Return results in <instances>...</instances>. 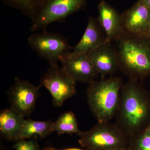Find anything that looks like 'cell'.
I'll list each match as a JSON object with an SVG mask.
<instances>
[{
  "label": "cell",
  "instance_id": "obj_1",
  "mask_svg": "<svg viewBox=\"0 0 150 150\" xmlns=\"http://www.w3.org/2000/svg\"><path fill=\"white\" fill-rule=\"evenodd\" d=\"M137 80H130L122 87L118 109V126L129 139L141 131L149 112L148 100Z\"/></svg>",
  "mask_w": 150,
  "mask_h": 150
},
{
  "label": "cell",
  "instance_id": "obj_2",
  "mask_svg": "<svg viewBox=\"0 0 150 150\" xmlns=\"http://www.w3.org/2000/svg\"><path fill=\"white\" fill-rule=\"evenodd\" d=\"M115 40L118 43L119 69L131 80L150 75L149 40L124 32Z\"/></svg>",
  "mask_w": 150,
  "mask_h": 150
},
{
  "label": "cell",
  "instance_id": "obj_3",
  "mask_svg": "<svg viewBox=\"0 0 150 150\" xmlns=\"http://www.w3.org/2000/svg\"><path fill=\"white\" fill-rule=\"evenodd\" d=\"M86 90L89 107L98 123H107L118 110L122 83L118 77H110L88 83Z\"/></svg>",
  "mask_w": 150,
  "mask_h": 150
},
{
  "label": "cell",
  "instance_id": "obj_4",
  "mask_svg": "<svg viewBox=\"0 0 150 150\" xmlns=\"http://www.w3.org/2000/svg\"><path fill=\"white\" fill-rule=\"evenodd\" d=\"M79 143L87 150H105L115 148H129V139L117 126L98 123L79 135Z\"/></svg>",
  "mask_w": 150,
  "mask_h": 150
},
{
  "label": "cell",
  "instance_id": "obj_5",
  "mask_svg": "<svg viewBox=\"0 0 150 150\" xmlns=\"http://www.w3.org/2000/svg\"><path fill=\"white\" fill-rule=\"evenodd\" d=\"M28 42L30 48L50 66L58 64V62H61L73 48L61 34L46 30L33 33L28 38Z\"/></svg>",
  "mask_w": 150,
  "mask_h": 150
},
{
  "label": "cell",
  "instance_id": "obj_6",
  "mask_svg": "<svg viewBox=\"0 0 150 150\" xmlns=\"http://www.w3.org/2000/svg\"><path fill=\"white\" fill-rule=\"evenodd\" d=\"M87 0H46L34 18L30 30H45L49 25L61 21L85 7Z\"/></svg>",
  "mask_w": 150,
  "mask_h": 150
},
{
  "label": "cell",
  "instance_id": "obj_7",
  "mask_svg": "<svg viewBox=\"0 0 150 150\" xmlns=\"http://www.w3.org/2000/svg\"><path fill=\"white\" fill-rule=\"evenodd\" d=\"M40 84L51 94L53 104L56 107L62 106L67 99L76 93V82L58 64L50 66L41 78Z\"/></svg>",
  "mask_w": 150,
  "mask_h": 150
},
{
  "label": "cell",
  "instance_id": "obj_8",
  "mask_svg": "<svg viewBox=\"0 0 150 150\" xmlns=\"http://www.w3.org/2000/svg\"><path fill=\"white\" fill-rule=\"evenodd\" d=\"M42 86L33 85L28 81L16 77L8 92L11 108L23 117L31 114L35 108Z\"/></svg>",
  "mask_w": 150,
  "mask_h": 150
},
{
  "label": "cell",
  "instance_id": "obj_9",
  "mask_svg": "<svg viewBox=\"0 0 150 150\" xmlns=\"http://www.w3.org/2000/svg\"><path fill=\"white\" fill-rule=\"evenodd\" d=\"M124 32L146 38L150 23V9L139 1L121 15Z\"/></svg>",
  "mask_w": 150,
  "mask_h": 150
},
{
  "label": "cell",
  "instance_id": "obj_10",
  "mask_svg": "<svg viewBox=\"0 0 150 150\" xmlns=\"http://www.w3.org/2000/svg\"><path fill=\"white\" fill-rule=\"evenodd\" d=\"M87 55L98 74L101 77L112 75L119 69L117 51L111 41L106 40Z\"/></svg>",
  "mask_w": 150,
  "mask_h": 150
},
{
  "label": "cell",
  "instance_id": "obj_11",
  "mask_svg": "<svg viewBox=\"0 0 150 150\" xmlns=\"http://www.w3.org/2000/svg\"><path fill=\"white\" fill-rule=\"evenodd\" d=\"M69 53L61 62L63 69L74 80L88 83L94 81L98 74L87 54L71 56Z\"/></svg>",
  "mask_w": 150,
  "mask_h": 150
},
{
  "label": "cell",
  "instance_id": "obj_12",
  "mask_svg": "<svg viewBox=\"0 0 150 150\" xmlns=\"http://www.w3.org/2000/svg\"><path fill=\"white\" fill-rule=\"evenodd\" d=\"M102 30L98 18L89 17L83 35L79 43L73 47L69 55L87 54L104 43L106 40V37Z\"/></svg>",
  "mask_w": 150,
  "mask_h": 150
},
{
  "label": "cell",
  "instance_id": "obj_13",
  "mask_svg": "<svg viewBox=\"0 0 150 150\" xmlns=\"http://www.w3.org/2000/svg\"><path fill=\"white\" fill-rule=\"evenodd\" d=\"M98 19L105 33L106 40H116L124 32L121 15L108 3L101 1L98 6Z\"/></svg>",
  "mask_w": 150,
  "mask_h": 150
},
{
  "label": "cell",
  "instance_id": "obj_14",
  "mask_svg": "<svg viewBox=\"0 0 150 150\" xmlns=\"http://www.w3.org/2000/svg\"><path fill=\"white\" fill-rule=\"evenodd\" d=\"M24 117L12 108H6L0 113L1 137L9 141H16L24 123Z\"/></svg>",
  "mask_w": 150,
  "mask_h": 150
},
{
  "label": "cell",
  "instance_id": "obj_15",
  "mask_svg": "<svg viewBox=\"0 0 150 150\" xmlns=\"http://www.w3.org/2000/svg\"><path fill=\"white\" fill-rule=\"evenodd\" d=\"M53 122L51 120L36 121L25 120L19 139H27L34 137L43 139L53 133Z\"/></svg>",
  "mask_w": 150,
  "mask_h": 150
},
{
  "label": "cell",
  "instance_id": "obj_16",
  "mask_svg": "<svg viewBox=\"0 0 150 150\" xmlns=\"http://www.w3.org/2000/svg\"><path fill=\"white\" fill-rule=\"evenodd\" d=\"M52 129L59 135L76 134L79 136L82 132L79 129L76 115L70 111L64 112L53 122Z\"/></svg>",
  "mask_w": 150,
  "mask_h": 150
},
{
  "label": "cell",
  "instance_id": "obj_17",
  "mask_svg": "<svg viewBox=\"0 0 150 150\" xmlns=\"http://www.w3.org/2000/svg\"><path fill=\"white\" fill-rule=\"evenodd\" d=\"M11 7L14 8L32 20L46 0H2Z\"/></svg>",
  "mask_w": 150,
  "mask_h": 150
},
{
  "label": "cell",
  "instance_id": "obj_18",
  "mask_svg": "<svg viewBox=\"0 0 150 150\" xmlns=\"http://www.w3.org/2000/svg\"><path fill=\"white\" fill-rule=\"evenodd\" d=\"M130 150H150V123L140 133L129 139Z\"/></svg>",
  "mask_w": 150,
  "mask_h": 150
},
{
  "label": "cell",
  "instance_id": "obj_19",
  "mask_svg": "<svg viewBox=\"0 0 150 150\" xmlns=\"http://www.w3.org/2000/svg\"><path fill=\"white\" fill-rule=\"evenodd\" d=\"M16 150H41L35 140L20 139L16 141L13 146Z\"/></svg>",
  "mask_w": 150,
  "mask_h": 150
},
{
  "label": "cell",
  "instance_id": "obj_20",
  "mask_svg": "<svg viewBox=\"0 0 150 150\" xmlns=\"http://www.w3.org/2000/svg\"><path fill=\"white\" fill-rule=\"evenodd\" d=\"M43 150H87L82 149H79L77 148H68V149H58L54 147H46L43 149Z\"/></svg>",
  "mask_w": 150,
  "mask_h": 150
},
{
  "label": "cell",
  "instance_id": "obj_21",
  "mask_svg": "<svg viewBox=\"0 0 150 150\" xmlns=\"http://www.w3.org/2000/svg\"><path fill=\"white\" fill-rule=\"evenodd\" d=\"M139 1L150 9V0H139Z\"/></svg>",
  "mask_w": 150,
  "mask_h": 150
},
{
  "label": "cell",
  "instance_id": "obj_22",
  "mask_svg": "<svg viewBox=\"0 0 150 150\" xmlns=\"http://www.w3.org/2000/svg\"><path fill=\"white\" fill-rule=\"evenodd\" d=\"M129 148H115V149H108L105 150H129Z\"/></svg>",
  "mask_w": 150,
  "mask_h": 150
},
{
  "label": "cell",
  "instance_id": "obj_23",
  "mask_svg": "<svg viewBox=\"0 0 150 150\" xmlns=\"http://www.w3.org/2000/svg\"><path fill=\"white\" fill-rule=\"evenodd\" d=\"M146 38L150 40V23L148 29L147 33Z\"/></svg>",
  "mask_w": 150,
  "mask_h": 150
},
{
  "label": "cell",
  "instance_id": "obj_24",
  "mask_svg": "<svg viewBox=\"0 0 150 150\" xmlns=\"http://www.w3.org/2000/svg\"><path fill=\"white\" fill-rule=\"evenodd\" d=\"M149 41H150V40H149Z\"/></svg>",
  "mask_w": 150,
  "mask_h": 150
},
{
  "label": "cell",
  "instance_id": "obj_25",
  "mask_svg": "<svg viewBox=\"0 0 150 150\" xmlns=\"http://www.w3.org/2000/svg\"><path fill=\"white\" fill-rule=\"evenodd\" d=\"M129 150H130V149H129Z\"/></svg>",
  "mask_w": 150,
  "mask_h": 150
}]
</instances>
